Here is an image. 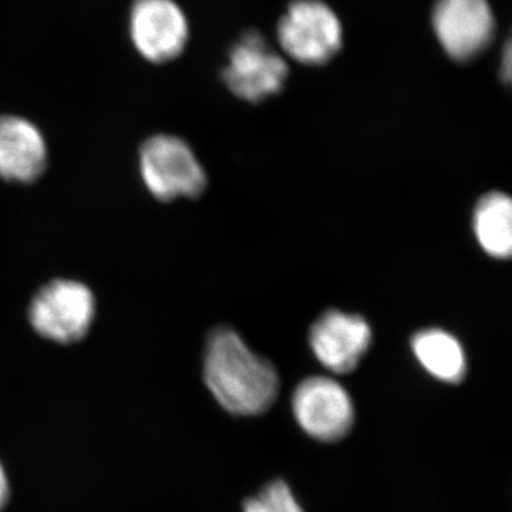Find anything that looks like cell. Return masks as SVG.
I'll return each mask as SVG.
<instances>
[{
	"label": "cell",
	"mask_w": 512,
	"mask_h": 512,
	"mask_svg": "<svg viewBox=\"0 0 512 512\" xmlns=\"http://www.w3.org/2000/svg\"><path fill=\"white\" fill-rule=\"evenodd\" d=\"M512 53H511V43L507 42L504 50V59L503 64H501V72H503L504 82H510L511 80V69H512Z\"/></svg>",
	"instance_id": "obj_14"
},
{
	"label": "cell",
	"mask_w": 512,
	"mask_h": 512,
	"mask_svg": "<svg viewBox=\"0 0 512 512\" xmlns=\"http://www.w3.org/2000/svg\"><path fill=\"white\" fill-rule=\"evenodd\" d=\"M96 299L82 282L56 279L33 296L29 320L40 336L52 342H80L92 328Z\"/></svg>",
	"instance_id": "obj_4"
},
{
	"label": "cell",
	"mask_w": 512,
	"mask_h": 512,
	"mask_svg": "<svg viewBox=\"0 0 512 512\" xmlns=\"http://www.w3.org/2000/svg\"><path fill=\"white\" fill-rule=\"evenodd\" d=\"M9 500V484L8 478H6L5 470H3L2 464H0V511L5 507Z\"/></svg>",
	"instance_id": "obj_15"
},
{
	"label": "cell",
	"mask_w": 512,
	"mask_h": 512,
	"mask_svg": "<svg viewBox=\"0 0 512 512\" xmlns=\"http://www.w3.org/2000/svg\"><path fill=\"white\" fill-rule=\"evenodd\" d=\"M278 42L295 62L322 66L342 49V23L322 0H293L279 20Z\"/></svg>",
	"instance_id": "obj_3"
},
{
	"label": "cell",
	"mask_w": 512,
	"mask_h": 512,
	"mask_svg": "<svg viewBox=\"0 0 512 512\" xmlns=\"http://www.w3.org/2000/svg\"><path fill=\"white\" fill-rule=\"evenodd\" d=\"M204 379L217 402L237 416L265 413L278 397L275 367L229 328L215 329L208 338Z\"/></svg>",
	"instance_id": "obj_1"
},
{
	"label": "cell",
	"mask_w": 512,
	"mask_h": 512,
	"mask_svg": "<svg viewBox=\"0 0 512 512\" xmlns=\"http://www.w3.org/2000/svg\"><path fill=\"white\" fill-rule=\"evenodd\" d=\"M474 232L478 244L494 258H508L512 252V202L504 192H490L474 211Z\"/></svg>",
	"instance_id": "obj_12"
},
{
	"label": "cell",
	"mask_w": 512,
	"mask_h": 512,
	"mask_svg": "<svg viewBox=\"0 0 512 512\" xmlns=\"http://www.w3.org/2000/svg\"><path fill=\"white\" fill-rule=\"evenodd\" d=\"M414 356L431 376L446 383H460L467 372L463 346L441 329L421 330L412 340Z\"/></svg>",
	"instance_id": "obj_11"
},
{
	"label": "cell",
	"mask_w": 512,
	"mask_h": 512,
	"mask_svg": "<svg viewBox=\"0 0 512 512\" xmlns=\"http://www.w3.org/2000/svg\"><path fill=\"white\" fill-rule=\"evenodd\" d=\"M433 29L451 59L471 62L493 42V9L487 0H437L433 9Z\"/></svg>",
	"instance_id": "obj_8"
},
{
	"label": "cell",
	"mask_w": 512,
	"mask_h": 512,
	"mask_svg": "<svg viewBox=\"0 0 512 512\" xmlns=\"http://www.w3.org/2000/svg\"><path fill=\"white\" fill-rule=\"evenodd\" d=\"M288 74L284 57L272 49L265 37L248 32L229 52L222 79L239 99L261 103L282 92Z\"/></svg>",
	"instance_id": "obj_5"
},
{
	"label": "cell",
	"mask_w": 512,
	"mask_h": 512,
	"mask_svg": "<svg viewBox=\"0 0 512 512\" xmlns=\"http://www.w3.org/2000/svg\"><path fill=\"white\" fill-rule=\"evenodd\" d=\"M140 173L147 190L157 200L200 197L207 187V175L194 151L171 134L148 137L140 147Z\"/></svg>",
	"instance_id": "obj_2"
},
{
	"label": "cell",
	"mask_w": 512,
	"mask_h": 512,
	"mask_svg": "<svg viewBox=\"0 0 512 512\" xmlns=\"http://www.w3.org/2000/svg\"><path fill=\"white\" fill-rule=\"evenodd\" d=\"M244 512H305L291 488L282 480L272 481L255 498L245 501Z\"/></svg>",
	"instance_id": "obj_13"
},
{
	"label": "cell",
	"mask_w": 512,
	"mask_h": 512,
	"mask_svg": "<svg viewBox=\"0 0 512 512\" xmlns=\"http://www.w3.org/2000/svg\"><path fill=\"white\" fill-rule=\"evenodd\" d=\"M311 348L330 372H353L372 343V329L362 316L329 311L312 326Z\"/></svg>",
	"instance_id": "obj_9"
},
{
	"label": "cell",
	"mask_w": 512,
	"mask_h": 512,
	"mask_svg": "<svg viewBox=\"0 0 512 512\" xmlns=\"http://www.w3.org/2000/svg\"><path fill=\"white\" fill-rule=\"evenodd\" d=\"M292 410L301 429L323 443L345 439L355 423L349 393L330 377L303 380L293 393Z\"/></svg>",
	"instance_id": "obj_7"
},
{
	"label": "cell",
	"mask_w": 512,
	"mask_h": 512,
	"mask_svg": "<svg viewBox=\"0 0 512 512\" xmlns=\"http://www.w3.org/2000/svg\"><path fill=\"white\" fill-rule=\"evenodd\" d=\"M47 144L32 121L16 114L0 116V178L29 184L45 173Z\"/></svg>",
	"instance_id": "obj_10"
},
{
	"label": "cell",
	"mask_w": 512,
	"mask_h": 512,
	"mask_svg": "<svg viewBox=\"0 0 512 512\" xmlns=\"http://www.w3.org/2000/svg\"><path fill=\"white\" fill-rule=\"evenodd\" d=\"M128 29L137 52L153 64L178 59L190 39L187 16L175 0H134Z\"/></svg>",
	"instance_id": "obj_6"
}]
</instances>
